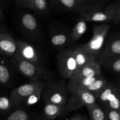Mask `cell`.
I'll return each mask as SVG.
<instances>
[{"mask_svg": "<svg viewBox=\"0 0 120 120\" xmlns=\"http://www.w3.org/2000/svg\"><path fill=\"white\" fill-rule=\"evenodd\" d=\"M67 120H88L87 118L81 114H76Z\"/></svg>", "mask_w": 120, "mask_h": 120, "instance_id": "obj_31", "label": "cell"}, {"mask_svg": "<svg viewBox=\"0 0 120 120\" xmlns=\"http://www.w3.org/2000/svg\"><path fill=\"white\" fill-rule=\"evenodd\" d=\"M119 22V23H120V22Z\"/></svg>", "mask_w": 120, "mask_h": 120, "instance_id": "obj_36", "label": "cell"}, {"mask_svg": "<svg viewBox=\"0 0 120 120\" xmlns=\"http://www.w3.org/2000/svg\"><path fill=\"white\" fill-rule=\"evenodd\" d=\"M100 76L92 78H80L74 77L69 79L68 86V90L70 94H75L82 91H85L86 89L98 79Z\"/></svg>", "mask_w": 120, "mask_h": 120, "instance_id": "obj_11", "label": "cell"}, {"mask_svg": "<svg viewBox=\"0 0 120 120\" xmlns=\"http://www.w3.org/2000/svg\"><path fill=\"white\" fill-rule=\"evenodd\" d=\"M108 83L109 82L103 77V75H101L97 80H96L93 83H91L86 89L85 91L91 93L93 94L97 98L99 94L105 89V87L107 85Z\"/></svg>", "mask_w": 120, "mask_h": 120, "instance_id": "obj_19", "label": "cell"}, {"mask_svg": "<svg viewBox=\"0 0 120 120\" xmlns=\"http://www.w3.org/2000/svg\"><path fill=\"white\" fill-rule=\"evenodd\" d=\"M87 29V22L84 18L81 17L75 25L73 28L70 36H69V42L71 43H75L76 41L80 39V38L84 35Z\"/></svg>", "mask_w": 120, "mask_h": 120, "instance_id": "obj_16", "label": "cell"}, {"mask_svg": "<svg viewBox=\"0 0 120 120\" xmlns=\"http://www.w3.org/2000/svg\"><path fill=\"white\" fill-rule=\"evenodd\" d=\"M12 62L23 76L32 81L43 82L49 80L52 76L51 73L45 68L22 59L16 55L13 56Z\"/></svg>", "mask_w": 120, "mask_h": 120, "instance_id": "obj_1", "label": "cell"}, {"mask_svg": "<svg viewBox=\"0 0 120 120\" xmlns=\"http://www.w3.org/2000/svg\"><path fill=\"white\" fill-rule=\"evenodd\" d=\"M109 120H120V111L109 109H103Z\"/></svg>", "mask_w": 120, "mask_h": 120, "instance_id": "obj_29", "label": "cell"}, {"mask_svg": "<svg viewBox=\"0 0 120 120\" xmlns=\"http://www.w3.org/2000/svg\"><path fill=\"white\" fill-rule=\"evenodd\" d=\"M110 28V25L107 23L94 26L91 38L87 43L80 45L81 47L84 51L94 56L98 59Z\"/></svg>", "mask_w": 120, "mask_h": 120, "instance_id": "obj_4", "label": "cell"}, {"mask_svg": "<svg viewBox=\"0 0 120 120\" xmlns=\"http://www.w3.org/2000/svg\"><path fill=\"white\" fill-rule=\"evenodd\" d=\"M118 56H120V38L112 39L102 49L97 61L104 59Z\"/></svg>", "mask_w": 120, "mask_h": 120, "instance_id": "obj_13", "label": "cell"}, {"mask_svg": "<svg viewBox=\"0 0 120 120\" xmlns=\"http://www.w3.org/2000/svg\"><path fill=\"white\" fill-rule=\"evenodd\" d=\"M12 104L9 97L6 96H0V111H8L11 109Z\"/></svg>", "mask_w": 120, "mask_h": 120, "instance_id": "obj_27", "label": "cell"}, {"mask_svg": "<svg viewBox=\"0 0 120 120\" xmlns=\"http://www.w3.org/2000/svg\"><path fill=\"white\" fill-rule=\"evenodd\" d=\"M98 62L100 65L104 66L114 72L120 73V56L99 60Z\"/></svg>", "mask_w": 120, "mask_h": 120, "instance_id": "obj_22", "label": "cell"}, {"mask_svg": "<svg viewBox=\"0 0 120 120\" xmlns=\"http://www.w3.org/2000/svg\"><path fill=\"white\" fill-rule=\"evenodd\" d=\"M18 49L16 55L22 59L28 61L39 66L45 68L38 51L34 46L22 41H18Z\"/></svg>", "mask_w": 120, "mask_h": 120, "instance_id": "obj_8", "label": "cell"}, {"mask_svg": "<svg viewBox=\"0 0 120 120\" xmlns=\"http://www.w3.org/2000/svg\"><path fill=\"white\" fill-rule=\"evenodd\" d=\"M17 41L7 32L0 33V54L8 57H13L16 53Z\"/></svg>", "mask_w": 120, "mask_h": 120, "instance_id": "obj_10", "label": "cell"}, {"mask_svg": "<svg viewBox=\"0 0 120 120\" xmlns=\"http://www.w3.org/2000/svg\"><path fill=\"white\" fill-rule=\"evenodd\" d=\"M57 63L59 72L64 79H70L78 72L73 48L60 51L57 55Z\"/></svg>", "mask_w": 120, "mask_h": 120, "instance_id": "obj_5", "label": "cell"}, {"mask_svg": "<svg viewBox=\"0 0 120 120\" xmlns=\"http://www.w3.org/2000/svg\"><path fill=\"white\" fill-rule=\"evenodd\" d=\"M73 50L75 60H76L77 68H78V71L82 67L84 66L89 62L91 61L97 60V57L84 51L83 48L81 47L80 45L74 47L73 48Z\"/></svg>", "mask_w": 120, "mask_h": 120, "instance_id": "obj_14", "label": "cell"}, {"mask_svg": "<svg viewBox=\"0 0 120 120\" xmlns=\"http://www.w3.org/2000/svg\"><path fill=\"white\" fill-rule=\"evenodd\" d=\"M81 17L87 22H105L112 21V16L109 7L105 9L91 8L84 11L81 14Z\"/></svg>", "mask_w": 120, "mask_h": 120, "instance_id": "obj_9", "label": "cell"}, {"mask_svg": "<svg viewBox=\"0 0 120 120\" xmlns=\"http://www.w3.org/2000/svg\"><path fill=\"white\" fill-rule=\"evenodd\" d=\"M69 90L63 81L49 83L46 86L42 96L45 103L66 105L69 97Z\"/></svg>", "mask_w": 120, "mask_h": 120, "instance_id": "obj_3", "label": "cell"}, {"mask_svg": "<svg viewBox=\"0 0 120 120\" xmlns=\"http://www.w3.org/2000/svg\"><path fill=\"white\" fill-rule=\"evenodd\" d=\"M7 120H29V116L25 111L22 109H18L12 112Z\"/></svg>", "mask_w": 120, "mask_h": 120, "instance_id": "obj_25", "label": "cell"}, {"mask_svg": "<svg viewBox=\"0 0 120 120\" xmlns=\"http://www.w3.org/2000/svg\"><path fill=\"white\" fill-rule=\"evenodd\" d=\"M102 75L101 65L97 60L91 61L82 67L74 77L92 78ZM73 77V78H74Z\"/></svg>", "mask_w": 120, "mask_h": 120, "instance_id": "obj_12", "label": "cell"}, {"mask_svg": "<svg viewBox=\"0 0 120 120\" xmlns=\"http://www.w3.org/2000/svg\"><path fill=\"white\" fill-rule=\"evenodd\" d=\"M42 91H39V92L35 93H34L33 94L30 95L29 97H28L25 100L23 105H24L25 106L29 107L36 104L39 101L40 98H41V96H42Z\"/></svg>", "mask_w": 120, "mask_h": 120, "instance_id": "obj_26", "label": "cell"}, {"mask_svg": "<svg viewBox=\"0 0 120 120\" xmlns=\"http://www.w3.org/2000/svg\"><path fill=\"white\" fill-rule=\"evenodd\" d=\"M109 9L112 16V21L116 22L120 21V4H112L109 5Z\"/></svg>", "mask_w": 120, "mask_h": 120, "instance_id": "obj_28", "label": "cell"}, {"mask_svg": "<svg viewBox=\"0 0 120 120\" xmlns=\"http://www.w3.org/2000/svg\"><path fill=\"white\" fill-rule=\"evenodd\" d=\"M11 80V73L9 68L5 63H0V85L7 86Z\"/></svg>", "mask_w": 120, "mask_h": 120, "instance_id": "obj_23", "label": "cell"}, {"mask_svg": "<svg viewBox=\"0 0 120 120\" xmlns=\"http://www.w3.org/2000/svg\"><path fill=\"white\" fill-rule=\"evenodd\" d=\"M67 113L66 105L45 103L44 106V114L49 120H55L57 117Z\"/></svg>", "mask_w": 120, "mask_h": 120, "instance_id": "obj_15", "label": "cell"}, {"mask_svg": "<svg viewBox=\"0 0 120 120\" xmlns=\"http://www.w3.org/2000/svg\"><path fill=\"white\" fill-rule=\"evenodd\" d=\"M46 86V84L44 82L32 81L15 88L11 91L9 96L12 106L16 107L23 105L28 97L35 93L43 91Z\"/></svg>", "mask_w": 120, "mask_h": 120, "instance_id": "obj_2", "label": "cell"}, {"mask_svg": "<svg viewBox=\"0 0 120 120\" xmlns=\"http://www.w3.org/2000/svg\"><path fill=\"white\" fill-rule=\"evenodd\" d=\"M96 99L97 104L103 109L120 111V92L118 87L112 83H108Z\"/></svg>", "mask_w": 120, "mask_h": 120, "instance_id": "obj_6", "label": "cell"}, {"mask_svg": "<svg viewBox=\"0 0 120 120\" xmlns=\"http://www.w3.org/2000/svg\"><path fill=\"white\" fill-rule=\"evenodd\" d=\"M118 89H119V91H120V82L119 84H118Z\"/></svg>", "mask_w": 120, "mask_h": 120, "instance_id": "obj_34", "label": "cell"}, {"mask_svg": "<svg viewBox=\"0 0 120 120\" xmlns=\"http://www.w3.org/2000/svg\"><path fill=\"white\" fill-rule=\"evenodd\" d=\"M69 36L66 33H57L53 35L50 38V43L53 46L62 48L65 46L69 42Z\"/></svg>", "mask_w": 120, "mask_h": 120, "instance_id": "obj_21", "label": "cell"}, {"mask_svg": "<svg viewBox=\"0 0 120 120\" xmlns=\"http://www.w3.org/2000/svg\"><path fill=\"white\" fill-rule=\"evenodd\" d=\"M32 10L39 14H46L48 11L46 0H34Z\"/></svg>", "mask_w": 120, "mask_h": 120, "instance_id": "obj_24", "label": "cell"}, {"mask_svg": "<svg viewBox=\"0 0 120 120\" xmlns=\"http://www.w3.org/2000/svg\"><path fill=\"white\" fill-rule=\"evenodd\" d=\"M86 107L87 109L91 120H109L103 108L97 103Z\"/></svg>", "mask_w": 120, "mask_h": 120, "instance_id": "obj_18", "label": "cell"}, {"mask_svg": "<svg viewBox=\"0 0 120 120\" xmlns=\"http://www.w3.org/2000/svg\"><path fill=\"white\" fill-rule=\"evenodd\" d=\"M34 0H15V3L21 8L32 9Z\"/></svg>", "mask_w": 120, "mask_h": 120, "instance_id": "obj_30", "label": "cell"}, {"mask_svg": "<svg viewBox=\"0 0 120 120\" xmlns=\"http://www.w3.org/2000/svg\"><path fill=\"white\" fill-rule=\"evenodd\" d=\"M4 30L3 28H1V27H0V33L2 32H4Z\"/></svg>", "mask_w": 120, "mask_h": 120, "instance_id": "obj_33", "label": "cell"}, {"mask_svg": "<svg viewBox=\"0 0 120 120\" xmlns=\"http://www.w3.org/2000/svg\"><path fill=\"white\" fill-rule=\"evenodd\" d=\"M82 2L79 0H52V4L67 10H75L80 6Z\"/></svg>", "mask_w": 120, "mask_h": 120, "instance_id": "obj_20", "label": "cell"}, {"mask_svg": "<svg viewBox=\"0 0 120 120\" xmlns=\"http://www.w3.org/2000/svg\"><path fill=\"white\" fill-rule=\"evenodd\" d=\"M79 1H83V0H79Z\"/></svg>", "mask_w": 120, "mask_h": 120, "instance_id": "obj_35", "label": "cell"}, {"mask_svg": "<svg viewBox=\"0 0 120 120\" xmlns=\"http://www.w3.org/2000/svg\"><path fill=\"white\" fill-rule=\"evenodd\" d=\"M21 22L23 28L28 32L31 34L38 32V23L36 18L31 14L26 13L23 14L21 16Z\"/></svg>", "mask_w": 120, "mask_h": 120, "instance_id": "obj_17", "label": "cell"}, {"mask_svg": "<svg viewBox=\"0 0 120 120\" xmlns=\"http://www.w3.org/2000/svg\"><path fill=\"white\" fill-rule=\"evenodd\" d=\"M4 19V14L2 8L0 6V20H3Z\"/></svg>", "mask_w": 120, "mask_h": 120, "instance_id": "obj_32", "label": "cell"}, {"mask_svg": "<svg viewBox=\"0 0 120 120\" xmlns=\"http://www.w3.org/2000/svg\"><path fill=\"white\" fill-rule=\"evenodd\" d=\"M97 103L96 96L88 91H84L70 94L66 104V112L77 111L79 109Z\"/></svg>", "mask_w": 120, "mask_h": 120, "instance_id": "obj_7", "label": "cell"}]
</instances>
